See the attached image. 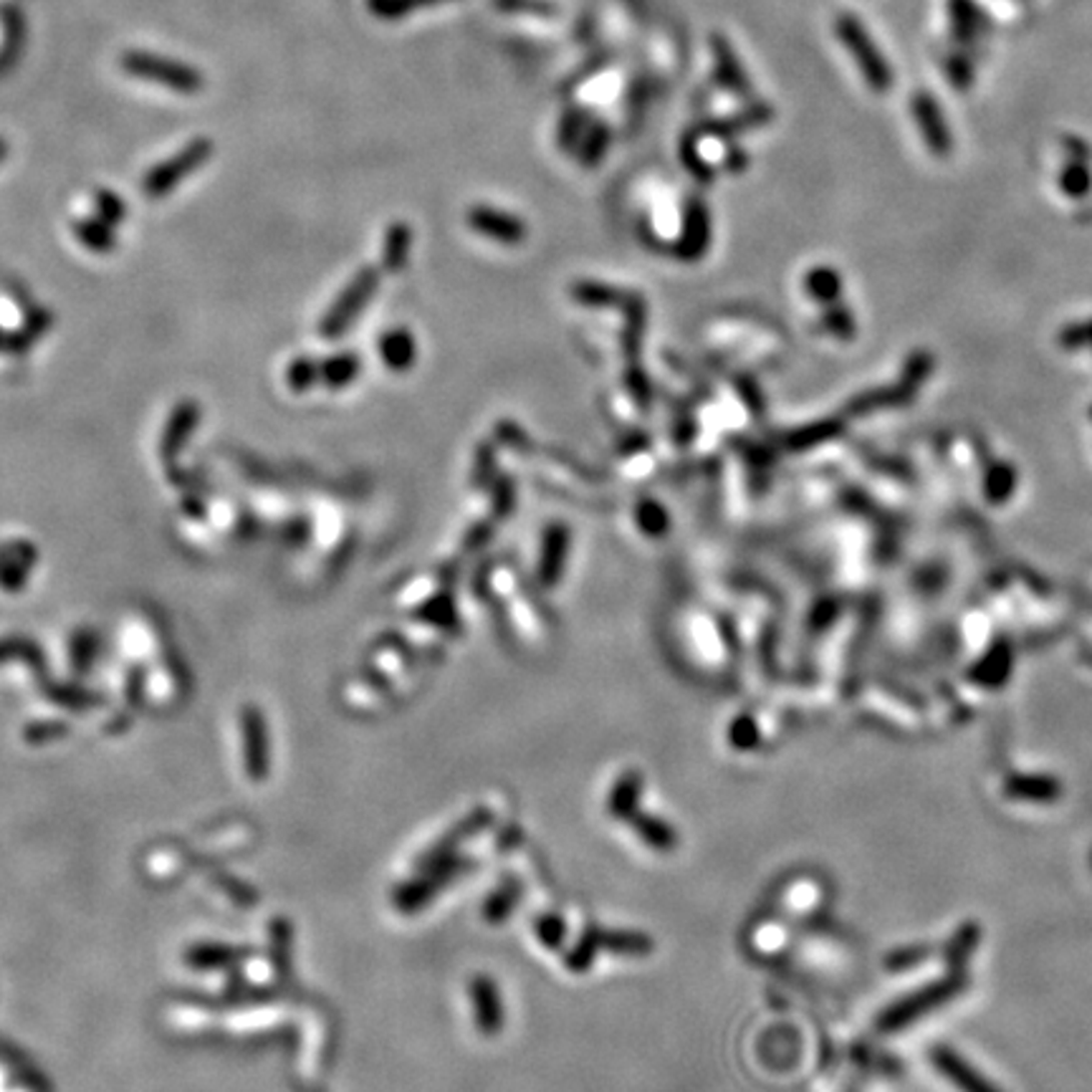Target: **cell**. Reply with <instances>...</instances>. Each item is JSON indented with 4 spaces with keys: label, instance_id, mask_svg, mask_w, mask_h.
I'll return each instance as SVG.
<instances>
[{
    "label": "cell",
    "instance_id": "ba28073f",
    "mask_svg": "<svg viewBox=\"0 0 1092 1092\" xmlns=\"http://www.w3.org/2000/svg\"><path fill=\"white\" fill-rule=\"evenodd\" d=\"M94 201H97V218H102L104 223H109V226H120V223L125 221L127 216L125 203H122L112 190H99V193L94 195Z\"/></svg>",
    "mask_w": 1092,
    "mask_h": 1092
},
{
    "label": "cell",
    "instance_id": "9c48e42d",
    "mask_svg": "<svg viewBox=\"0 0 1092 1092\" xmlns=\"http://www.w3.org/2000/svg\"><path fill=\"white\" fill-rule=\"evenodd\" d=\"M915 114H918V120H920V125H923V130L928 132L930 142H935V145H938V142L943 140V127L938 125V122H941V117H938V109H935L933 99H928V97H923V94H920V97L915 99Z\"/></svg>",
    "mask_w": 1092,
    "mask_h": 1092
},
{
    "label": "cell",
    "instance_id": "30bf717a",
    "mask_svg": "<svg viewBox=\"0 0 1092 1092\" xmlns=\"http://www.w3.org/2000/svg\"><path fill=\"white\" fill-rule=\"evenodd\" d=\"M352 374H354V359L352 357L329 359V362H326V367H324L326 382L334 384V387L344 384L346 379L352 377Z\"/></svg>",
    "mask_w": 1092,
    "mask_h": 1092
},
{
    "label": "cell",
    "instance_id": "7a4b0ae2",
    "mask_svg": "<svg viewBox=\"0 0 1092 1092\" xmlns=\"http://www.w3.org/2000/svg\"><path fill=\"white\" fill-rule=\"evenodd\" d=\"M211 155H213V142L206 140V137H198V140L190 142L188 147H183L178 155H173L170 160L160 163L158 168H152L150 173L145 175V180H142V193H145L147 198H152V201L165 198V195L173 193V190L178 188L185 178H190L195 170H201L203 165L211 160Z\"/></svg>",
    "mask_w": 1092,
    "mask_h": 1092
},
{
    "label": "cell",
    "instance_id": "5b68a950",
    "mask_svg": "<svg viewBox=\"0 0 1092 1092\" xmlns=\"http://www.w3.org/2000/svg\"><path fill=\"white\" fill-rule=\"evenodd\" d=\"M36 562L38 549L28 541H13V544L0 546V587L8 592L23 590Z\"/></svg>",
    "mask_w": 1092,
    "mask_h": 1092
},
{
    "label": "cell",
    "instance_id": "8992f818",
    "mask_svg": "<svg viewBox=\"0 0 1092 1092\" xmlns=\"http://www.w3.org/2000/svg\"><path fill=\"white\" fill-rule=\"evenodd\" d=\"M76 241L84 246V249L94 251V254H112L117 249V233L114 226L104 223L102 218H84V221H76L74 226Z\"/></svg>",
    "mask_w": 1092,
    "mask_h": 1092
},
{
    "label": "cell",
    "instance_id": "3957f363",
    "mask_svg": "<svg viewBox=\"0 0 1092 1092\" xmlns=\"http://www.w3.org/2000/svg\"><path fill=\"white\" fill-rule=\"evenodd\" d=\"M837 31H839V38H842V44L847 46V51H852L854 59H857V66H860L862 74L867 76V84H870L872 89H877V92L890 87L887 66L882 64V56L877 54L875 46L870 44V38L865 36L860 23L854 21L852 16H844L839 18Z\"/></svg>",
    "mask_w": 1092,
    "mask_h": 1092
},
{
    "label": "cell",
    "instance_id": "7c38bea8",
    "mask_svg": "<svg viewBox=\"0 0 1092 1092\" xmlns=\"http://www.w3.org/2000/svg\"><path fill=\"white\" fill-rule=\"evenodd\" d=\"M6 158H8V142L0 137V163H3Z\"/></svg>",
    "mask_w": 1092,
    "mask_h": 1092
},
{
    "label": "cell",
    "instance_id": "52a82bcc",
    "mask_svg": "<svg viewBox=\"0 0 1092 1092\" xmlns=\"http://www.w3.org/2000/svg\"><path fill=\"white\" fill-rule=\"evenodd\" d=\"M938 1065H941L943 1075H946L948 1080L956 1082L963 1092H994L984 1080H981V1077L971 1075V1072L961 1065V1060H956V1057L948 1055V1052L938 1057Z\"/></svg>",
    "mask_w": 1092,
    "mask_h": 1092
},
{
    "label": "cell",
    "instance_id": "277c9868",
    "mask_svg": "<svg viewBox=\"0 0 1092 1092\" xmlns=\"http://www.w3.org/2000/svg\"><path fill=\"white\" fill-rule=\"evenodd\" d=\"M201 417L203 410L195 400H180L175 405V410L168 417V425H165V433L160 435V458L165 463H175V458L188 448L190 438L201 425Z\"/></svg>",
    "mask_w": 1092,
    "mask_h": 1092
},
{
    "label": "cell",
    "instance_id": "8fae6325",
    "mask_svg": "<svg viewBox=\"0 0 1092 1092\" xmlns=\"http://www.w3.org/2000/svg\"><path fill=\"white\" fill-rule=\"evenodd\" d=\"M311 382H314V364L308 359H296L288 369V384L293 389H306Z\"/></svg>",
    "mask_w": 1092,
    "mask_h": 1092
},
{
    "label": "cell",
    "instance_id": "6da1fadb",
    "mask_svg": "<svg viewBox=\"0 0 1092 1092\" xmlns=\"http://www.w3.org/2000/svg\"><path fill=\"white\" fill-rule=\"evenodd\" d=\"M120 66L130 76L147 79V82L160 84V87H168L180 94H198L206 87V79L198 69L180 64V61L165 59V56L147 54V51H127V54L120 56Z\"/></svg>",
    "mask_w": 1092,
    "mask_h": 1092
},
{
    "label": "cell",
    "instance_id": "4fadbf2b",
    "mask_svg": "<svg viewBox=\"0 0 1092 1092\" xmlns=\"http://www.w3.org/2000/svg\"><path fill=\"white\" fill-rule=\"evenodd\" d=\"M6 339H8V331L0 329V352H3V349H6Z\"/></svg>",
    "mask_w": 1092,
    "mask_h": 1092
}]
</instances>
